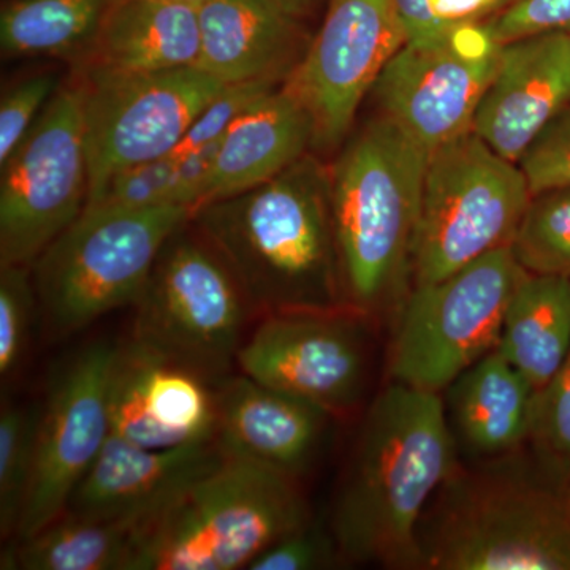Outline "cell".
I'll use <instances>...</instances> for the list:
<instances>
[{"instance_id": "cell-1", "label": "cell", "mask_w": 570, "mask_h": 570, "mask_svg": "<svg viewBox=\"0 0 570 570\" xmlns=\"http://www.w3.org/2000/svg\"><path fill=\"white\" fill-rule=\"evenodd\" d=\"M460 468L439 393L392 382L366 409L333 501L343 564L422 570L419 531Z\"/></svg>"}, {"instance_id": "cell-2", "label": "cell", "mask_w": 570, "mask_h": 570, "mask_svg": "<svg viewBox=\"0 0 570 570\" xmlns=\"http://www.w3.org/2000/svg\"><path fill=\"white\" fill-rule=\"evenodd\" d=\"M190 223L230 268L257 321L351 309L330 168L311 154L253 189L200 206Z\"/></svg>"}, {"instance_id": "cell-3", "label": "cell", "mask_w": 570, "mask_h": 570, "mask_svg": "<svg viewBox=\"0 0 570 570\" xmlns=\"http://www.w3.org/2000/svg\"><path fill=\"white\" fill-rule=\"evenodd\" d=\"M430 154L377 116L330 168L347 305L374 324L395 321L412 285V253Z\"/></svg>"}, {"instance_id": "cell-4", "label": "cell", "mask_w": 570, "mask_h": 570, "mask_svg": "<svg viewBox=\"0 0 570 570\" xmlns=\"http://www.w3.org/2000/svg\"><path fill=\"white\" fill-rule=\"evenodd\" d=\"M519 453L456 469L420 524L422 570H570V483Z\"/></svg>"}, {"instance_id": "cell-5", "label": "cell", "mask_w": 570, "mask_h": 570, "mask_svg": "<svg viewBox=\"0 0 570 570\" xmlns=\"http://www.w3.org/2000/svg\"><path fill=\"white\" fill-rule=\"evenodd\" d=\"M307 521L298 479L227 453L142 523L132 570L247 569Z\"/></svg>"}, {"instance_id": "cell-6", "label": "cell", "mask_w": 570, "mask_h": 570, "mask_svg": "<svg viewBox=\"0 0 570 570\" xmlns=\"http://www.w3.org/2000/svg\"><path fill=\"white\" fill-rule=\"evenodd\" d=\"M193 214L189 206L85 209L32 265L45 335L66 340L132 306L165 243Z\"/></svg>"}, {"instance_id": "cell-7", "label": "cell", "mask_w": 570, "mask_h": 570, "mask_svg": "<svg viewBox=\"0 0 570 570\" xmlns=\"http://www.w3.org/2000/svg\"><path fill=\"white\" fill-rule=\"evenodd\" d=\"M132 307L130 340L217 384L236 373L257 322L230 268L190 220L165 243Z\"/></svg>"}, {"instance_id": "cell-8", "label": "cell", "mask_w": 570, "mask_h": 570, "mask_svg": "<svg viewBox=\"0 0 570 570\" xmlns=\"http://www.w3.org/2000/svg\"><path fill=\"white\" fill-rule=\"evenodd\" d=\"M528 275L504 246L438 283L411 287L393 321L392 382L445 392L498 347L510 299Z\"/></svg>"}, {"instance_id": "cell-9", "label": "cell", "mask_w": 570, "mask_h": 570, "mask_svg": "<svg viewBox=\"0 0 570 570\" xmlns=\"http://www.w3.org/2000/svg\"><path fill=\"white\" fill-rule=\"evenodd\" d=\"M532 195L519 165L469 132L428 157L412 285L438 283L510 246Z\"/></svg>"}, {"instance_id": "cell-10", "label": "cell", "mask_w": 570, "mask_h": 570, "mask_svg": "<svg viewBox=\"0 0 570 570\" xmlns=\"http://www.w3.org/2000/svg\"><path fill=\"white\" fill-rule=\"evenodd\" d=\"M73 80L81 92L88 202L124 168L174 153L228 86L198 67L154 73L77 70Z\"/></svg>"}, {"instance_id": "cell-11", "label": "cell", "mask_w": 570, "mask_h": 570, "mask_svg": "<svg viewBox=\"0 0 570 570\" xmlns=\"http://www.w3.org/2000/svg\"><path fill=\"white\" fill-rule=\"evenodd\" d=\"M0 167V265L32 266L88 204V154L77 81L55 92L31 132Z\"/></svg>"}, {"instance_id": "cell-12", "label": "cell", "mask_w": 570, "mask_h": 570, "mask_svg": "<svg viewBox=\"0 0 570 570\" xmlns=\"http://www.w3.org/2000/svg\"><path fill=\"white\" fill-rule=\"evenodd\" d=\"M374 326L351 309L262 317L239 351L236 371L335 419L347 417L370 389Z\"/></svg>"}, {"instance_id": "cell-13", "label": "cell", "mask_w": 570, "mask_h": 570, "mask_svg": "<svg viewBox=\"0 0 570 570\" xmlns=\"http://www.w3.org/2000/svg\"><path fill=\"white\" fill-rule=\"evenodd\" d=\"M502 47L482 24L404 43L373 91L381 115L428 154L472 132L501 62Z\"/></svg>"}, {"instance_id": "cell-14", "label": "cell", "mask_w": 570, "mask_h": 570, "mask_svg": "<svg viewBox=\"0 0 570 570\" xmlns=\"http://www.w3.org/2000/svg\"><path fill=\"white\" fill-rule=\"evenodd\" d=\"M404 43L395 0H328L321 29L283 82L309 116L314 148L346 140L360 104Z\"/></svg>"}, {"instance_id": "cell-15", "label": "cell", "mask_w": 570, "mask_h": 570, "mask_svg": "<svg viewBox=\"0 0 570 570\" xmlns=\"http://www.w3.org/2000/svg\"><path fill=\"white\" fill-rule=\"evenodd\" d=\"M116 344L78 352L52 377L40 406L31 491L13 540L31 538L59 519L111 434L110 373Z\"/></svg>"}, {"instance_id": "cell-16", "label": "cell", "mask_w": 570, "mask_h": 570, "mask_svg": "<svg viewBox=\"0 0 570 570\" xmlns=\"http://www.w3.org/2000/svg\"><path fill=\"white\" fill-rule=\"evenodd\" d=\"M213 379L127 337L110 373L111 433L146 449H176L217 439Z\"/></svg>"}, {"instance_id": "cell-17", "label": "cell", "mask_w": 570, "mask_h": 570, "mask_svg": "<svg viewBox=\"0 0 570 570\" xmlns=\"http://www.w3.org/2000/svg\"><path fill=\"white\" fill-rule=\"evenodd\" d=\"M333 420L239 371L217 387V441L225 452L298 480L317 463Z\"/></svg>"}, {"instance_id": "cell-18", "label": "cell", "mask_w": 570, "mask_h": 570, "mask_svg": "<svg viewBox=\"0 0 570 570\" xmlns=\"http://www.w3.org/2000/svg\"><path fill=\"white\" fill-rule=\"evenodd\" d=\"M570 104V33L510 41L480 104L472 132L510 163Z\"/></svg>"}, {"instance_id": "cell-19", "label": "cell", "mask_w": 570, "mask_h": 570, "mask_svg": "<svg viewBox=\"0 0 570 570\" xmlns=\"http://www.w3.org/2000/svg\"><path fill=\"white\" fill-rule=\"evenodd\" d=\"M225 455L217 439L159 450L111 433L67 510L99 519H153L190 483L219 466Z\"/></svg>"}, {"instance_id": "cell-20", "label": "cell", "mask_w": 570, "mask_h": 570, "mask_svg": "<svg viewBox=\"0 0 570 570\" xmlns=\"http://www.w3.org/2000/svg\"><path fill=\"white\" fill-rule=\"evenodd\" d=\"M198 69L225 85H283L311 40L275 0H209L198 9Z\"/></svg>"}, {"instance_id": "cell-21", "label": "cell", "mask_w": 570, "mask_h": 570, "mask_svg": "<svg viewBox=\"0 0 570 570\" xmlns=\"http://www.w3.org/2000/svg\"><path fill=\"white\" fill-rule=\"evenodd\" d=\"M309 148L313 124L298 100L283 85L262 94L220 138L200 206L275 178Z\"/></svg>"}, {"instance_id": "cell-22", "label": "cell", "mask_w": 570, "mask_h": 570, "mask_svg": "<svg viewBox=\"0 0 570 570\" xmlns=\"http://www.w3.org/2000/svg\"><path fill=\"white\" fill-rule=\"evenodd\" d=\"M535 389L497 348L445 390V414L459 453L493 461L530 442Z\"/></svg>"}, {"instance_id": "cell-23", "label": "cell", "mask_w": 570, "mask_h": 570, "mask_svg": "<svg viewBox=\"0 0 570 570\" xmlns=\"http://www.w3.org/2000/svg\"><path fill=\"white\" fill-rule=\"evenodd\" d=\"M198 10L174 0H112L77 70L154 73L198 66Z\"/></svg>"}, {"instance_id": "cell-24", "label": "cell", "mask_w": 570, "mask_h": 570, "mask_svg": "<svg viewBox=\"0 0 570 570\" xmlns=\"http://www.w3.org/2000/svg\"><path fill=\"white\" fill-rule=\"evenodd\" d=\"M570 348V277L528 275L510 299L497 351L538 390Z\"/></svg>"}, {"instance_id": "cell-25", "label": "cell", "mask_w": 570, "mask_h": 570, "mask_svg": "<svg viewBox=\"0 0 570 570\" xmlns=\"http://www.w3.org/2000/svg\"><path fill=\"white\" fill-rule=\"evenodd\" d=\"M145 521L62 513L3 550V570H132Z\"/></svg>"}, {"instance_id": "cell-26", "label": "cell", "mask_w": 570, "mask_h": 570, "mask_svg": "<svg viewBox=\"0 0 570 570\" xmlns=\"http://www.w3.org/2000/svg\"><path fill=\"white\" fill-rule=\"evenodd\" d=\"M112 0H13L0 13L6 56H52L80 61Z\"/></svg>"}, {"instance_id": "cell-27", "label": "cell", "mask_w": 570, "mask_h": 570, "mask_svg": "<svg viewBox=\"0 0 570 570\" xmlns=\"http://www.w3.org/2000/svg\"><path fill=\"white\" fill-rule=\"evenodd\" d=\"M219 141L186 156H168L124 168L104 184L85 209H148L189 206L204 200Z\"/></svg>"}, {"instance_id": "cell-28", "label": "cell", "mask_w": 570, "mask_h": 570, "mask_svg": "<svg viewBox=\"0 0 570 570\" xmlns=\"http://www.w3.org/2000/svg\"><path fill=\"white\" fill-rule=\"evenodd\" d=\"M40 406L3 401L0 412V534L14 539L37 463Z\"/></svg>"}, {"instance_id": "cell-29", "label": "cell", "mask_w": 570, "mask_h": 570, "mask_svg": "<svg viewBox=\"0 0 570 570\" xmlns=\"http://www.w3.org/2000/svg\"><path fill=\"white\" fill-rule=\"evenodd\" d=\"M510 247L531 275L570 277V187L532 195Z\"/></svg>"}, {"instance_id": "cell-30", "label": "cell", "mask_w": 570, "mask_h": 570, "mask_svg": "<svg viewBox=\"0 0 570 570\" xmlns=\"http://www.w3.org/2000/svg\"><path fill=\"white\" fill-rule=\"evenodd\" d=\"M531 459L547 479L570 483V348L554 376L535 392Z\"/></svg>"}, {"instance_id": "cell-31", "label": "cell", "mask_w": 570, "mask_h": 570, "mask_svg": "<svg viewBox=\"0 0 570 570\" xmlns=\"http://www.w3.org/2000/svg\"><path fill=\"white\" fill-rule=\"evenodd\" d=\"M39 311L32 266L0 265V384L6 392L20 376Z\"/></svg>"}, {"instance_id": "cell-32", "label": "cell", "mask_w": 570, "mask_h": 570, "mask_svg": "<svg viewBox=\"0 0 570 570\" xmlns=\"http://www.w3.org/2000/svg\"><path fill=\"white\" fill-rule=\"evenodd\" d=\"M509 0H395L406 43L434 39L469 24H482Z\"/></svg>"}, {"instance_id": "cell-33", "label": "cell", "mask_w": 570, "mask_h": 570, "mask_svg": "<svg viewBox=\"0 0 570 570\" xmlns=\"http://www.w3.org/2000/svg\"><path fill=\"white\" fill-rule=\"evenodd\" d=\"M517 165L531 195L570 187V104L532 138Z\"/></svg>"}, {"instance_id": "cell-34", "label": "cell", "mask_w": 570, "mask_h": 570, "mask_svg": "<svg viewBox=\"0 0 570 570\" xmlns=\"http://www.w3.org/2000/svg\"><path fill=\"white\" fill-rule=\"evenodd\" d=\"M343 564L332 530L325 531L313 521L288 532L268 547L247 569L249 570H317Z\"/></svg>"}, {"instance_id": "cell-35", "label": "cell", "mask_w": 570, "mask_h": 570, "mask_svg": "<svg viewBox=\"0 0 570 570\" xmlns=\"http://www.w3.org/2000/svg\"><path fill=\"white\" fill-rule=\"evenodd\" d=\"M483 26L501 45L546 33H570V0H509Z\"/></svg>"}, {"instance_id": "cell-36", "label": "cell", "mask_w": 570, "mask_h": 570, "mask_svg": "<svg viewBox=\"0 0 570 570\" xmlns=\"http://www.w3.org/2000/svg\"><path fill=\"white\" fill-rule=\"evenodd\" d=\"M281 85L273 82L253 81L228 85L216 99L195 119L179 145L176 146L174 156L198 151L206 146L214 145L227 132L232 122L254 102L262 94L272 91Z\"/></svg>"}, {"instance_id": "cell-37", "label": "cell", "mask_w": 570, "mask_h": 570, "mask_svg": "<svg viewBox=\"0 0 570 570\" xmlns=\"http://www.w3.org/2000/svg\"><path fill=\"white\" fill-rule=\"evenodd\" d=\"M55 91L56 78L43 73L18 82L3 94L0 102V165L31 132Z\"/></svg>"}, {"instance_id": "cell-38", "label": "cell", "mask_w": 570, "mask_h": 570, "mask_svg": "<svg viewBox=\"0 0 570 570\" xmlns=\"http://www.w3.org/2000/svg\"><path fill=\"white\" fill-rule=\"evenodd\" d=\"M275 2L295 20L303 21L318 9L322 0H275Z\"/></svg>"}, {"instance_id": "cell-39", "label": "cell", "mask_w": 570, "mask_h": 570, "mask_svg": "<svg viewBox=\"0 0 570 570\" xmlns=\"http://www.w3.org/2000/svg\"><path fill=\"white\" fill-rule=\"evenodd\" d=\"M174 2L183 3V6L193 7V9H200L205 3H208L209 0H174Z\"/></svg>"}]
</instances>
